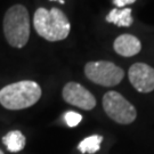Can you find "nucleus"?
I'll return each mask as SVG.
<instances>
[{"label": "nucleus", "instance_id": "nucleus-4", "mask_svg": "<svg viewBox=\"0 0 154 154\" xmlns=\"http://www.w3.org/2000/svg\"><path fill=\"white\" fill-rule=\"evenodd\" d=\"M85 74L94 83L104 87H114L122 81L125 72L112 62L98 61L87 63Z\"/></svg>", "mask_w": 154, "mask_h": 154}, {"label": "nucleus", "instance_id": "nucleus-8", "mask_svg": "<svg viewBox=\"0 0 154 154\" xmlns=\"http://www.w3.org/2000/svg\"><path fill=\"white\" fill-rule=\"evenodd\" d=\"M113 48L116 54L123 57H131L137 55L142 49V44L139 39L131 34H121L116 39Z\"/></svg>", "mask_w": 154, "mask_h": 154}, {"label": "nucleus", "instance_id": "nucleus-13", "mask_svg": "<svg viewBox=\"0 0 154 154\" xmlns=\"http://www.w3.org/2000/svg\"><path fill=\"white\" fill-rule=\"evenodd\" d=\"M136 0H113V4L116 7H125L127 5H131Z\"/></svg>", "mask_w": 154, "mask_h": 154}, {"label": "nucleus", "instance_id": "nucleus-3", "mask_svg": "<svg viewBox=\"0 0 154 154\" xmlns=\"http://www.w3.org/2000/svg\"><path fill=\"white\" fill-rule=\"evenodd\" d=\"M4 34L7 42L14 48H23L30 38V16L23 5H14L4 17Z\"/></svg>", "mask_w": 154, "mask_h": 154}, {"label": "nucleus", "instance_id": "nucleus-11", "mask_svg": "<svg viewBox=\"0 0 154 154\" xmlns=\"http://www.w3.org/2000/svg\"><path fill=\"white\" fill-rule=\"evenodd\" d=\"M103 142V137L100 135H91L89 137H86L82 139L79 145H78V149L81 153H89L94 154L98 152L100 149V144Z\"/></svg>", "mask_w": 154, "mask_h": 154}, {"label": "nucleus", "instance_id": "nucleus-15", "mask_svg": "<svg viewBox=\"0 0 154 154\" xmlns=\"http://www.w3.org/2000/svg\"><path fill=\"white\" fill-rule=\"evenodd\" d=\"M50 1H54V0H50ZM58 1H60V0H58Z\"/></svg>", "mask_w": 154, "mask_h": 154}, {"label": "nucleus", "instance_id": "nucleus-6", "mask_svg": "<svg viewBox=\"0 0 154 154\" xmlns=\"http://www.w3.org/2000/svg\"><path fill=\"white\" fill-rule=\"evenodd\" d=\"M63 98L66 103L77 106L82 110H93L96 106V98L89 90L77 82L66 83L62 91Z\"/></svg>", "mask_w": 154, "mask_h": 154}, {"label": "nucleus", "instance_id": "nucleus-12", "mask_svg": "<svg viewBox=\"0 0 154 154\" xmlns=\"http://www.w3.org/2000/svg\"><path fill=\"white\" fill-rule=\"evenodd\" d=\"M82 120V116L80 113L73 112V111H69L64 114V121L69 127H75L78 126Z\"/></svg>", "mask_w": 154, "mask_h": 154}, {"label": "nucleus", "instance_id": "nucleus-10", "mask_svg": "<svg viewBox=\"0 0 154 154\" xmlns=\"http://www.w3.org/2000/svg\"><path fill=\"white\" fill-rule=\"evenodd\" d=\"M2 143L6 145L9 152H20L24 149L26 139L20 130H11L2 137Z\"/></svg>", "mask_w": 154, "mask_h": 154}, {"label": "nucleus", "instance_id": "nucleus-2", "mask_svg": "<svg viewBox=\"0 0 154 154\" xmlns=\"http://www.w3.org/2000/svg\"><path fill=\"white\" fill-rule=\"evenodd\" d=\"M41 88L35 81L23 80L0 90V104L7 110H23L34 105L41 97Z\"/></svg>", "mask_w": 154, "mask_h": 154}, {"label": "nucleus", "instance_id": "nucleus-5", "mask_svg": "<svg viewBox=\"0 0 154 154\" xmlns=\"http://www.w3.org/2000/svg\"><path fill=\"white\" fill-rule=\"evenodd\" d=\"M103 107L105 113L120 125H129L135 121L137 116L134 105L116 91H109L105 94L103 97Z\"/></svg>", "mask_w": 154, "mask_h": 154}, {"label": "nucleus", "instance_id": "nucleus-7", "mask_svg": "<svg viewBox=\"0 0 154 154\" xmlns=\"http://www.w3.org/2000/svg\"><path fill=\"white\" fill-rule=\"evenodd\" d=\"M129 81L139 93H151L154 90V69L145 63H135L128 72Z\"/></svg>", "mask_w": 154, "mask_h": 154}, {"label": "nucleus", "instance_id": "nucleus-14", "mask_svg": "<svg viewBox=\"0 0 154 154\" xmlns=\"http://www.w3.org/2000/svg\"><path fill=\"white\" fill-rule=\"evenodd\" d=\"M0 154H4V152H2V151H1V149H0Z\"/></svg>", "mask_w": 154, "mask_h": 154}, {"label": "nucleus", "instance_id": "nucleus-9", "mask_svg": "<svg viewBox=\"0 0 154 154\" xmlns=\"http://www.w3.org/2000/svg\"><path fill=\"white\" fill-rule=\"evenodd\" d=\"M106 22L113 23L118 26H125L128 28L132 24V16L131 9L130 8H123V9H118L114 8L107 14L106 16Z\"/></svg>", "mask_w": 154, "mask_h": 154}, {"label": "nucleus", "instance_id": "nucleus-1", "mask_svg": "<svg viewBox=\"0 0 154 154\" xmlns=\"http://www.w3.org/2000/svg\"><path fill=\"white\" fill-rule=\"evenodd\" d=\"M33 26L40 37L51 42L66 39L71 30L66 15L58 8H38L33 16Z\"/></svg>", "mask_w": 154, "mask_h": 154}]
</instances>
